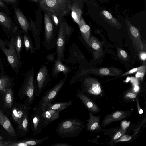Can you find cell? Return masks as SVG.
Listing matches in <instances>:
<instances>
[{
	"mask_svg": "<svg viewBox=\"0 0 146 146\" xmlns=\"http://www.w3.org/2000/svg\"><path fill=\"white\" fill-rule=\"evenodd\" d=\"M85 127L82 121L74 117L60 123L56 131L61 138L76 137L79 135Z\"/></svg>",
	"mask_w": 146,
	"mask_h": 146,
	"instance_id": "cell-1",
	"label": "cell"
},
{
	"mask_svg": "<svg viewBox=\"0 0 146 146\" xmlns=\"http://www.w3.org/2000/svg\"><path fill=\"white\" fill-rule=\"evenodd\" d=\"M9 40H3L0 38V49L5 55L7 60L15 74L23 65V62L19 58L15 50L14 39L11 35Z\"/></svg>",
	"mask_w": 146,
	"mask_h": 146,
	"instance_id": "cell-2",
	"label": "cell"
},
{
	"mask_svg": "<svg viewBox=\"0 0 146 146\" xmlns=\"http://www.w3.org/2000/svg\"><path fill=\"white\" fill-rule=\"evenodd\" d=\"M42 11L52 12L64 17L71 12V0H41L38 3Z\"/></svg>",
	"mask_w": 146,
	"mask_h": 146,
	"instance_id": "cell-3",
	"label": "cell"
},
{
	"mask_svg": "<svg viewBox=\"0 0 146 146\" xmlns=\"http://www.w3.org/2000/svg\"><path fill=\"white\" fill-rule=\"evenodd\" d=\"M74 30L73 28L68 24L63 17L58 29L56 38L57 58H59L62 62L65 60L66 43Z\"/></svg>",
	"mask_w": 146,
	"mask_h": 146,
	"instance_id": "cell-4",
	"label": "cell"
},
{
	"mask_svg": "<svg viewBox=\"0 0 146 146\" xmlns=\"http://www.w3.org/2000/svg\"><path fill=\"white\" fill-rule=\"evenodd\" d=\"M44 13V35L42 44L45 49L50 50L56 47V34L58 29L52 21L49 12Z\"/></svg>",
	"mask_w": 146,
	"mask_h": 146,
	"instance_id": "cell-5",
	"label": "cell"
},
{
	"mask_svg": "<svg viewBox=\"0 0 146 146\" xmlns=\"http://www.w3.org/2000/svg\"><path fill=\"white\" fill-rule=\"evenodd\" d=\"M121 70L115 68L107 67L99 68H88L83 69L77 72L72 76L69 83L71 85L79 80L81 77L88 74L102 76H116L122 73Z\"/></svg>",
	"mask_w": 146,
	"mask_h": 146,
	"instance_id": "cell-6",
	"label": "cell"
},
{
	"mask_svg": "<svg viewBox=\"0 0 146 146\" xmlns=\"http://www.w3.org/2000/svg\"><path fill=\"white\" fill-rule=\"evenodd\" d=\"M34 72L33 67L27 72L21 87L23 96H27V104L28 106L31 105L36 98Z\"/></svg>",
	"mask_w": 146,
	"mask_h": 146,
	"instance_id": "cell-7",
	"label": "cell"
},
{
	"mask_svg": "<svg viewBox=\"0 0 146 146\" xmlns=\"http://www.w3.org/2000/svg\"><path fill=\"white\" fill-rule=\"evenodd\" d=\"M81 81V90L92 99L93 100L102 98L104 92L96 79L88 77Z\"/></svg>",
	"mask_w": 146,
	"mask_h": 146,
	"instance_id": "cell-8",
	"label": "cell"
},
{
	"mask_svg": "<svg viewBox=\"0 0 146 146\" xmlns=\"http://www.w3.org/2000/svg\"><path fill=\"white\" fill-rule=\"evenodd\" d=\"M67 78L64 76L52 88L44 93L39 102V107L44 108L54 100L65 83Z\"/></svg>",
	"mask_w": 146,
	"mask_h": 146,
	"instance_id": "cell-9",
	"label": "cell"
},
{
	"mask_svg": "<svg viewBox=\"0 0 146 146\" xmlns=\"http://www.w3.org/2000/svg\"><path fill=\"white\" fill-rule=\"evenodd\" d=\"M42 10L40 8L35 10L36 19L33 21L30 17L29 18L30 31L32 33L35 47L37 50H39L40 47V33L42 23Z\"/></svg>",
	"mask_w": 146,
	"mask_h": 146,
	"instance_id": "cell-10",
	"label": "cell"
},
{
	"mask_svg": "<svg viewBox=\"0 0 146 146\" xmlns=\"http://www.w3.org/2000/svg\"><path fill=\"white\" fill-rule=\"evenodd\" d=\"M50 76L47 65H43L40 68L35 83V94L38 96L49 81Z\"/></svg>",
	"mask_w": 146,
	"mask_h": 146,
	"instance_id": "cell-11",
	"label": "cell"
},
{
	"mask_svg": "<svg viewBox=\"0 0 146 146\" xmlns=\"http://www.w3.org/2000/svg\"><path fill=\"white\" fill-rule=\"evenodd\" d=\"M34 112L31 117V128L33 135H37L47 126L41 114L38 107L33 108Z\"/></svg>",
	"mask_w": 146,
	"mask_h": 146,
	"instance_id": "cell-12",
	"label": "cell"
},
{
	"mask_svg": "<svg viewBox=\"0 0 146 146\" xmlns=\"http://www.w3.org/2000/svg\"><path fill=\"white\" fill-rule=\"evenodd\" d=\"M125 22L128 34L133 44L138 50L140 52L143 51L144 44L141 38L139 31L127 19L125 20Z\"/></svg>",
	"mask_w": 146,
	"mask_h": 146,
	"instance_id": "cell-13",
	"label": "cell"
},
{
	"mask_svg": "<svg viewBox=\"0 0 146 146\" xmlns=\"http://www.w3.org/2000/svg\"><path fill=\"white\" fill-rule=\"evenodd\" d=\"M0 26L1 27L7 36L10 35L18 29L16 24L9 14L1 10Z\"/></svg>",
	"mask_w": 146,
	"mask_h": 146,
	"instance_id": "cell-14",
	"label": "cell"
},
{
	"mask_svg": "<svg viewBox=\"0 0 146 146\" xmlns=\"http://www.w3.org/2000/svg\"><path fill=\"white\" fill-rule=\"evenodd\" d=\"M13 11L14 19L16 23L19 26L23 32L28 33L30 30V24L25 15L18 5H11Z\"/></svg>",
	"mask_w": 146,
	"mask_h": 146,
	"instance_id": "cell-15",
	"label": "cell"
},
{
	"mask_svg": "<svg viewBox=\"0 0 146 146\" xmlns=\"http://www.w3.org/2000/svg\"><path fill=\"white\" fill-rule=\"evenodd\" d=\"M130 110L117 111L112 113L106 115L103 120L101 126L105 127L113 122L120 121L127 118L132 114Z\"/></svg>",
	"mask_w": 146,
	"mask_h": 146,
	"instance_id": "cell-16",
	"label": "cell"
},
{
	"mask_svg": "<svg viewBox=\"0 0 146 146\" xmlns=\"http://www.w3.org/2000/svg\"><path fill=\"white\" fill-rule=\"evenodd\" d=\"M76 96L84 104L89 112L96 114L100 111V109L98 105L81 90L80 89L77 90Z\"/></svg>",
	"mask_w": 146,
	"mask_h": 146,
	"instance_id": "cell-17",
	"label": "cell"
},
{
	"mask_svg": "<svg viewBox=\"0 0 146 146\" xmlns=\"http://www.w3.org/2000/svg\"><path fill=\"white\" fill-rule=\"evenodd\" d=\"M76 69L75 67H69L62 63L59 58H56V61L53 65L52 79L56 78L59 74L62 72L64 76L67 77L68 74Z\"/></svg>",
	"mask_w": 146,
	"mask_h": 146,
	"instance_id": "cell-18",
	"label": "cell"
},
{
	"mask_svg": "<svg viewBox=\"0 0 146 146\" xmlns=\"http://www.w3.org/2000/svg\"><path fill=\"white\" fill-rule=\"evenodd\" d=\"M126 131L125 128L120 126L107 129H103L102 131L104 135H108L109 137V145L113 144L115 141L119 137L125 134Z\"/></svg>",
	"mask_w": 146,
	"mask_h": 146,
	"instance_id": "cell-19",
	"label": "cell"
},
{
	"mask_svg": "<svg viewBox=\"0 0 146 146\" xmlns=\"http://www.w3.org/2000/svg\"><path fill=\"white\" fill-rule=\"evenodd\" d=\"M84 0H71V17L74 21L78 25L82 17Z\"/></svg>",
	"mask_w": 146,
	"mask_h": 146,
	"instance_id": "cell-20",
	"label": "cell"
},
{
	"mask_svg": "<svg viewBox=\"0 0 146 146\" xmlns=\"http://www.w3.org/2000/svg\"><path fill=\"white\" fill-rule=\"evenodd\" d=\"M84 58V56L76 45L73 43L69 50V55L65 60L66 63L73 64L79 63Z\"/></svg>",
	"mask_w": 146,
	"mask_h": 146,
	"instance_id": "cell-21",
	"label": "cell"
},
{
	"mask_svg": "<svg viewBox=\"0 0 146 146\" xmlns=\"http://www.w3.org/2000/svg\"><path fill=\"white\" fill-rule=\"evenodd\" d=\"M89 118L86 121L87 123L86 124V130L87 131L92 132H100L102 131V128L100 123V119L101 115L95 116L93 114L89 112Z\"/></svg>",
	"mask_w": 146,
	"mask_h": 146,
	"instance_id": "cell-22",
	"label": "cell"
},
{
	"mask_svg": "<svg viewBox=\"0 0 146 146\" xmlns=\"http://www.w3.org/2000/svg\"><path fill=\"white\" fill-rule=\"evenodd\" d=\"M89 47L93 52L94 60L100 58L103 54L101 43L95 37L90 35L89 38Z\"/></svg>",
	"mask_w": 146,
	"mask_h": 146,
	"instance_id": "cell-23",
	"label": "cell"
},
{
	"mask_svg": "<svg viewBox=\"0 0 146 146\" xmlns=\"http://www.w3.org/2000/svg\"><path fill=\"white\" fill-rule=\"evenodd\" d=\"M41 114L46 123L48 125L58 119L60 111L50 109H42L39 107Z\"/></svg>",
	"mask_w": 146,
	"mask_h": 146,
	"instance_id": "cell-24",
	"label": "cell"
},
{
	"mask_svg": "<svg viewBox=\"0 0 146 146\" xmlns=\"http://www.w3.org/2000/svg\"><path fill=\"white\" fill-rule=\"evenodd\" d=\"M23 33L22 30L18 29L11 35L13 38L15 50L19 59L21 58L20 53L23 43Z\"/></svg>",
	"mask_w": 146,
	"mask_h": 146,
	"instance_id": "cell-25",
	"label": "cell"
},
{
	"mask_svg": "<svg viewBox=\"0 0 146 146\" xmlns=\"http://www.w3.org/2000/svg\"><path fill=\"white\" fill-rule=\"evenodd\" d=\"M0 124L11 135L15 136L16 134L11 123L7 117L0 110Z\"/></svg>",
	"mask_w": 146,
	"mask_h": 146,
	"instance_id": "cell-26",
	"label": "cell"
},
{
	"mask_svg": "<svg viewBox=\"0 0 146 146\" xmlns=\"http://www.w3.org/2000/svg\"><path fill=\"white\" fill-rule=\"evenodd\" d=\"M78 25L83 38L88 46L89 47V38L90 32V27L86 23L82 17L80 19L79 23Z\"/></svg>",
	"mask_w": 146,
	"mask_h": 146,
	"instance_id": "cell-27",
	"label": "cell"
},
{
	"mask_svg": "<svg viewBox=\"0 0 146 146\" xmlns=\"http://www.w3.org/2000/svg\"><path fill=\"white\" fill-rule=\"evenodd\" d=\"M101 15L106 22L115 28L120 29L122 26L119 22L109 11L106 10L102 11Z\"/></svg>",
	"mask_w": 146,
	"mask_h": 146,
	"instance_id": "cell-28",
	"label": "cell"
},
{
	"mask_svg": "<svg viewBox=\"0 0 146 146\" xmlns=\"http://www.w3.org/2000/svg\"><path fill=\"white\" fill-rule=\"evenodd\" d=\"M73 101V100H72L68 101L51 103L44 108H40L42 109H50L60 111L71 105Z\"/></svg>",
	"mask_w": 146,
	"mask_h": 146,
	"instance_id": "cell-29",
	"label": "cell"
},
{
	"mask_svg": "<svg viewBox=\"0 0 146 146\" xmlns=\"http://www.w3.org/2000/svg\"><path fill=\"white\" fill-rule=\"evenodd\" d=\"M23 44L25 50V53L30 51L31 54H34L36 49L33 45V42L28 33L23 32Z\"/></svg>",
	"mask_w": 146,
	"mask_h": 146,
	"instance_id": "cell-30",
	"label": "cell"
},
{
	"mask_svg": "<svg viewBox=\"0 0 146 146\" xmlns=\"http://www.w3.org/2000/svg\"><path fill=\"white\" fill-rule=\"evenodd\" d=\"M14 79L5 74L0 77V91L3 92L6 89L10 88Z\"/></svg>",
	"mask_w": 146,
	"mask_h": 146,
	"instance_id": "cell-31",
	"label": "cell"
},
{
	"mask_svg": "<svg viewBox=\"0 0 146 146\" xmlns=\"http://www.w3.org/2000/svg\"><path fill=\"white\" fill-rule=\"evenodd\" d=\"M137 96V93L134 92L132 88L123 92L120 97L124 102H129L136 100Z\"/></svg>",
	"mask_w": 146,
	"mask_h": 146,
	"instance_id": "cell-32",
	"label": "cell"
},
{
	"mask_svg": "<svg viewBox=\"0 0 146 146\" xmlns=\"http://www.w3.org/2000/svg\"><path fill=\"white\" fill-rule=\"evenodd\" d=\"M3 99L5 107L11 108L12 106L13 93L11 88H8L3 92Z\"/></svg>",
	"mask_w": 146,
	"mask_h": 146,
	"instance_id": "cell-33",
	"label": "cell"
},
{
	"mask_svg": "<svg viewBox=\"0 0 146 146\" xmlns=\"http://www.w3.org/2000/svg\"><path fill=\"white\" fill-rule=\"evenodd\" d=\"M26 111H25L19 126V128L25 133H27L29 130V121Z\"/></svg>",
	"mask_w": 146,
	"mask_h": 146,
	"instance_id": "cell-34",
	"label": "cell"
},
{
	"mask_svg": "<svg viewBox=\"0 0 146 146\" xmlns=\"http://www.w3.org/2000/svg\"><path fill=\"white\" fill-rule=\"evenodd\" d=\"M49 12L52 21L54 26L58 29L63 17L57 15L54 13Z\"/></svg>",
	"mask_w": 146,
	"mask_h": 146,
	"instance_id": "cell-35",
	"label": "cell"
},
{
	"mask_svg": "<svg viewBox=\"0 0 146 146\" xmlns=\"http://www.w3.org/2000/svg\"><path fill=\"white\" fill-rule=\"evenodd\" d=\"M146 65H143V67L140 69L137 72L135 75V77L138 80L142 81L143 80L146 71Z\"/></svg>",
	"mask_w": 146,
	"mask_h": 146,
	"instance_id": "cell-36",
	"label": "cell"
},
{
	"mask_svg": "<svg viewBox=\"0 0 146 146\" xmlns=\"http://www.w3.org/2000/svg\"><path fill=\"white\" fill-rule=\"evenodd\" d=\"M117 54L118 57L122 60H127L129 59V56L126 52L119 47L117 48Z\"/></svg>",
	"mask_w": 146,
	"mask_h": 146,
	"instance_id": "cell-37",
	"label": "cell"
},
{
	"mask_svg": "<svg viewBox=\"0 0 146 146\" xmlns=\"http://www.w3.org/2000/svg\"><path fill=\"white\" fill-rule=\"evenodd\" d=\"M0 10L6 12L9 14H11V13L7 3L2 0H0Z\"/></svg>",
	"mask_w": 146,
	"mask_h": 146,
	"instance_id": "cell-38",
	"label": "cell"
},
{
	"mask_svg": "<svg viewBox=\"0 0 146 146\" xmlns=\"http://www.w3.org/2000/svg\"><path fill=\"white\" fill-rule=\"evenodd\" d=\"M132 138V137L131 136L125 134L115 141L113 144L119 142L129 141Z\"/></svg>",
	"mask_w": 146,
	"mask_h": 146,
	"instance_id": "cell-39",
	"label": "cell"
},
{
	"mask_svg": "<svg viewBox=\"0 0 146 146\" xmlns=\"http://www.w3.org/2000/svg\"><path fill=\"white\" fill-rule=\"evenodd\" d=\"M143 65L141 66L138 67H136L133 68L127 72L123 74L121 76H123L127 75L130 74H133L135 72H137L140 69L142 68Z\"/></svg>",
	"mask_w": 146,
	"mask_h": 146,
	"instance_id": "cell-40",
	"label": "cell"
},
{
	"mask_svg": "<svg viewBox=\"0 0 146 146\" xmlns=\"http://www.w3.org/2000/svg\"><path fill=\"white\" fill-rule=\"evenodd\" d=\"M55 52H54L52 54H48L46 57V60L49 62H52L54 63H55L56 61V60L55 58Z\"/></svg>",
	"mask_w": 146,
	"mask_h": 146,
	"instance_id": "cell-41",
	"label": "cell"
},
{
	"mask_svg": "<svg viewBox=\"0 0 146 146\" xmlns=\"http://www.w3.org/2000/svg\"><path fill=\"white\" fill-rule=\"evenodd\" d=\"M7 4L9 5H18L19 3V0H2Z\"/></svg>",
	"mask_w": 146,
	"mask_h": 146,
	"instance_id": "cell-42",
	"label": "cell"
},
{
	"mask_svg": "<svg viewBox=\"0 0 146 146\" xmlns=\"http://www.w3.org/2000/svg\"><path fill=\"white\" fill-rule=\"evenodd\" d=\"M12 117L14 120L18 123L19 125V123L17 117V111L15 109H13L12 111Z\"/></svg>",
	"mask_w": 146,
	"mask_h": 146,
	"instance_id": "cell-43",
	"label": "cell"
},
{
	"mask_svg": "<svg viewBox=\"0 0 146 146\" xmlns=\"http://www.w3.org/2000/svg\"><path fill=\"white\" fill-rule=\"evenodd\" d=\"M129 80L133 86L138 85L139 84V80L135 77H131Z\"/></svg>",
	"mask_w": 146,
	"mask_h": 146,
	"instance_id": "cell-44",
	"label": "cell"
},
{
	"mask_svg": "<svg viewBox=\"0 0 146 146\" xmlns=\"http://www.w3.org/2000/svg\"><path fill=\"white\" fill-rule=\"evenodd\" d=\"M7 145L10 146H27L26 143L23 142L22 141L19 142L11 143L10 144L7 145Z\"/></svg>",
	"mask_w": 146,
	"mask_h": 146,
	"instance_id": "cell-45",
	"label": "cell"
},
{
	"mask_svg": "<svg viewBox=\"0 0 146 146\" xmlns=\"http://www.w3.org/2000/svg\"><path fill=\"white\" fill-rule=\"evenodd\" d=\"M51 146H72L70 144L63 143H56L52 144Z\"/></svg>",
	"mask_w": 146,
	"mask_h": 146,
	"instance_id": "cell-46",
	"label": "cell"
},
{
	"mask_svg": "<svg viewBox=\"0 0 146 146\" xmlns=\"http://www.w3.org/2000/svg\"><path fill=\"white\" fill-rule=\"evenodd\" d=\"M139 57L143 61H145L146 58V54L145 52H141L139 54Z\"/></svg>",
	"mask_w": 146,
	"mask_h": 146,
	"instance_id": "cell-47",
	"label": "cell"
},
{
	"mask_svg": "<svg viewBox=\"0 0 146 146\" xmlns=\"http://www.w3.org/2000/svg\"><path fill=\"white\" fill-rule=\"evenodd\" d=\"M136 100L137 102V108L138 111L139 113L140 114H142L143 112V111L140 106L139 102L138 101L137 98L136 99Z\"/></svg>",
	"mask_w": 146,
	"mask_h": 146,
	"instance_id": "cell-48",
	"label": "cell"
},
{
	"mask_svg": "<svg viewBox=\"0 0 146 146\" xmlns=\"http://www.w3.org/2000/svg\"><path fill=\"white\" fill-rule=\"evenodd\" d=\"M0 69L3 71H4L3 64L1 61L0 56Z\"/></svg>",
	"mask_w": 146,
	"mask_h": 146,
	"instance_id": "cell-49",
	"label": "cell"
},
{
	"mask_svg": "<svg viewBox=\"0 0 146 146\" xmlns=\"http://www.w3.org/2000/svg\"><path fill=\"white\" fill-rule=\"evenodd\" d=\"M29 1L34 2L35 3H38L41 0H27Z\"/></svg>",
	"mask_w": 146,
	"mask_h": 146,
	"instance_id": "cell-50",
	"label": "cell"
},
{
	"mask_svg": "<svg viewBox=\"0 0 146 146\" xmlns=\"http://www.w3.org/2000/svg\"><path fill=\"white\" fill-rule=\"evenodd\" d=\"M5 74L4 72L0 69V77Z\"/></svg>",
	"mask_w": 146,
	"mask_h": 146,
	"instance_id": "cell-51",
	"label": "cell"
},
{
	"mask_svg": "<svg viewBox=\"0 0 146 146\" xmlns=\"http://www.w3.org/2000/svg\"><path fill=\"white\" fill-rule=\"evenodd\" d=\"M4 144L2 143L1 142V141H0V146H4Z\"/></svg>",
	"mask_w": 146,
	"mask_h": 146,
	"instance_id": "cell-52",
	"label": "cell"
},
{
	"mask_svg": "<svg viewBox=\"0 0 146 146\" xmlns=\"http://www.w3.org/2000/svg\"></svg>",
	"mask_w": 146,
	"mask_h": 146,
	"instance_id": "cell-53",
	"label": "cell"
}]
</instances>
